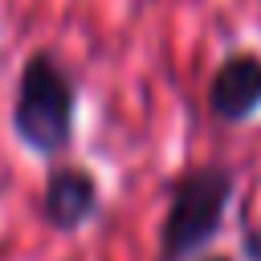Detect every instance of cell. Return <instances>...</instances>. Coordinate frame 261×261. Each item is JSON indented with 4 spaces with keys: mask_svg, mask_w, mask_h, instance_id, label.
I'll use <instances>...</instances> for the list:
<instances>
[{
    "mask_svg": "<svg viewBox=\"0 0 261 261\" xmlns=\"http://www.w3.org/2000/svg\"><path fill=\"white\" fill-rule=\"evenodd\" d=\"M45 220L57 228V232H77L82 224L94 220L98 212V179L86 171V167H53L49 179H45Z\"/></svg>",
    "mask_w": 261,
    "mask_h": 261,
    "instance_id": "4",
    "label": "cell"
},
{
    "mask_svg": "<svg viewBox=\"0 0 261 261\" xmlns=\"http://www.w3.org/2000/svg\"><path fill=\"white\" fill-rule=\"evenodd\" d=\"M257 4H261V0H257Z\"/></svg>",
    "mask_w": 261,
    "mask_h": 261,
    "instance_id": "6",
    "label": "cell"
},
{
    "mask_svg": "<svg viewBox=\"0 0 261 261\" xmlns=\"http://www.w3.org/2000/svg\"><path fill=\"white\" fill-rule=\"evenodd\" d=\"M232 200V171L220 163L184 171L167 192V216L159 228V261H192L224 224Z\"/></svg>",
    "mask_w": 261,
    "mask_h": 261,
    "instance_id": "2",
    "label": "cell"
},
{
    "mask_svg": "<svg viewBox=\"0 0 261 261\" xmlns=\"http://www.w3.org/2000/svg\"><path fill=\"white\" fill-rule=\"evenodd\" d=\"M208 261H228V257H208Z\"/></svg>",
    "mask_w": 261,
    "mask_h": 261,
    "instance_id": "5",
    "label": "cell"
},
{
    "mask_svg": "<svg viewBox=\"0 0 261 261\" xmlns=\"http://www.w3.org/2000/svg\"><path fill=\"white\" fill-rule=\"evenodd\" d=\"M208 106L224 122H249L261 110V53L253 49L228 53L212 73Z\"/></svg>",
    "mask_w": 261,
    "mask_h": 261,
    "instance_id": "3",
    "label": "cell"
},
{
    "mask_svg": "<svg viewBox=\"0 0 261 261\" xmlns=\"http://www.w3.org/2000/svg\"><path fill=\"white\" fill-rule=\"evenodd\" d=\"M77 118V82L53 49H33L20 65L16 94H12V135L53 159L69 147Z\"/></svg>",
    "mask_w": 261,
    "mask_h": 261,
    "instance_id": "1",
    "label": "cell"
}]
</instances>
